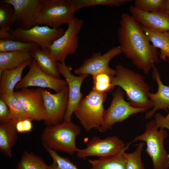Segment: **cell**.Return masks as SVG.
I'll return each instance as SVG.
<instances>
[{
  "instance_id": "27",
  "label": "cell",
  "mask_w": 169,
  "mask_h": 169,
  "mask_svg": "<svg viewBox=\"0 0 169 169\" xmlns=\"http://www.w3.org/2000/svg\"><path fill=\"white\" fill-rule=\"evenodd\" d=\"M33 43L23 42L17 40L0 39V53L17 51L31 52L40 48Z\"/></svg>"
},
{
  "instance_id": "34",
  "label": "cell",
  "mask_w": 169,
  "mask_h": 169,
  "mask_svg": "<svg viewBox=\"0 0 169 169\" xmlns=\"http://www.w3.org/2000/svg\"><path fill=\"white\" fill-rule=\"evenodd\" d=\"M12 120L10 109L5 101L0 99V123L7 122Z\"/></svg>"
},
{
  "instance_id": "23",
  "label": "cell",
  "mask_w": 169,
  "mask_h": 169,
  "mask_svg": "<svg viewBox=\"0 0 169 169\" xmlns=\"http://www.w3.org/2000/svg\"><path fill=\"white\" fill-rule=\"evenodd\" d=\"M141 26L150 42L160 49V58L169 63V31L160 32Z\"/></svg>"
},
{
  "instance_id": "2",
  "label": "cell",
  "mask_w": 169,
  "mask_h": 169,
  "mask_svg": "<svg viewBox=\"0 0 169 169\" xmlns=\"http://www.w3.org/2000/svg\"><path fill=\"white\" fill-rule=\"evenodd\" d=\"M115 70L112 83L125 92L130 105L137 108H152L153 104L148 97L150 87L145 81L144 76L120 64L116 66Z\"/></svg>"
},
{
  "instance_id": "3",
  "label": "cell",
  "mask_w": 169,
  "mask_h": 169,
  "mask_svg": "<svg viewBox=\"0 0 169 169\" xmlns=\"http://www.w3.org/2000/svg\"><path fill=\"white\" fill-rule=\"evenodd\" d=\"M81 132L80 127L71 120L63 121L44 129L41 137V144L56 151H63L73 155L78 149L75 141Z\"/></svg>"
},
{
  "instance_id": "39",
  "label": "cell",
  "mask_w": 169,
  "mask_h": 169,
  "mask_svg": "<svg viewBox=\"0 0 169 169\" xmlns=\"http://www.w3.org/2000/svg\"><path fill=\"white\" fill-rule=\"evenodd\" d=\"M163 127L164 128L167 129L169 130V123H166L164 124L163 125Z\"/></svg>"
},
{
  "instance_id": "21",
  "label": "cell",
  "mask_w": 169,
  "mask_h": 169,
  "mask_svg": "<svg viewBox=\"0 0 169 169\" xmlns=\"http://www.w3.org/2000/svg\"><path fill=\"white\" fill-rule=\"evenodd\" d=\"M33 59L27 61L17 68L0 71V94H13L14 88L22 79L23 70L29 66Z\"/></svg>"
},
{
  "instance_id": "7",
  "label": "cell",
  "mask_w": 169,
  "mask_h": 169,
  "mask_svg": "<svg viewBox=\"0 0 169 169\" xmlns=\"http://www.w3.org/2000/svg\"><path fill=\"white\" fill-rule=\"evenodd\" d=\"M124 92L118 87L113 93L111 104L104 112L102 124L98 130L100 132H105L111 129L115 124L123 122L133 115L148 111L147 110L132 106L129 102L124 99Z\"/></svg>"
},
{
  "instance_id": "10",
  "label": "cell",
  "mask_w": 169,
  "mask_h": 169,
  "mask_svg": "<svg viewBox=\"0 0 169 169\" xmlns=\"http://www.w3.org/2000/svg\"><path fill=\"white\" fill-rule=\"evenodd\" d=\"M126 145L116 136H109L103 139L94 136L89 140L84 148H78L77 156L83 160L90 156L100 158L111 156L119 153Z\"/></svg>"
},
{
  "instance_id": "37",
  "label": "cell",
  "mask_w": 169,
  "mask_h": 169,
  "mask_svg": "<svg viewBox=\"0 0 169 169\" xmlns=\"http://www.w3.org/2000/svg\"><path fill=\"white\" fill-rule=\"evenodd\" d=\"M15 127L18 132L24 133L23 120L19 121L15 124Z\"/></svg>"
},
{
  "instance_id": "36",
  "label": "cell",
  "mask_w": 169,
  "mask_h": 169,
  "mask_svg": "<svg viewBox=\"0 0 169 169\" xmlns=\"http://www.w3.org/2000/svg\"><path fill=\"white\" fill-rule=\"evenodd\" d=\"M32 121L29 119L23 120L25 132H30L32 130L33 126Z\"/></svg>"
},
{
  "instance_id": "28",
  "label": "cell",
  "mask_w": 169,
  "mask_h": 169,
  "mask_svg": "<svg viewBox=\"0 0 169 169\" xmlns=\"http://www.w3.org/2000/svg\"><path fill=\"white\" fill-rule=\"evenodd\" d=\"M15 10L12 5L0 3V31L9 32L14 25Z\"/></svg>"
},
{
  "instance_id": "13",
  "label": "cell",
  "mask_w": 169,
  "mask_h": 169,
  "mask_svg": "<svg viewBox=\"0 0 169 169\" xmlns=\"http://www.w3.org/2000/svg\"><path fill=\"white\" fill-rule=\"evenodd\" d=\"M121 53L119 46L110 48L103 54L99 52L93 53L90 58L85 59L82 65L74 69V72L79 75L90 74L92 76L105 73L113 77L115 75V70L109 67V63Z\"/></svg>"
},
{
  "instance_id": "20",
  "label": "cell",
  "mask_w": 169,
  "mask_h": 169,
  "mask_svg": "<svg viewBox=\"0 0 169 169\" xmlns=\"http://www.w3.org/2000/svg\"><path fill=\"white\" fill-rule=\"evenodd\" d=\"M17 132L13 120L0 123V151L6 157H12V148L17 140Z\"/></svg>"
},
{
  "instance_id": "17",
  "label": "cell",
  "mask_w": 169,
  "mask_h": 169,
  "mask_svg": "<svg viewBox=\"0 0 169 169\" xmlns=\"http://www.w3.org/2000/svg\"><path fill=\"white\" fill-rule=\"evenodd\" d=\"M131 15L141 26L160 32L169 31V14L161 11L147 12L136 8L134 6L128 8Z\"/></svg>"
},
{
  "instance_id": "24",
  "label": "cell",
  "mask_w": 169,
  "mask_h": 169,
  "mask_svg": "<svg viewBox=\"0 0 169 169\" xmlns=\"http://www.w3.org/2000/svg\"><path fill=\"white\" fill-rule=\"evenodd\" d=\"M30 52L22 51L0 53V71L17 68L32 59Z\"/></svg>"
},
{
  "instance_id": "35",
  "label": "cell",
  "mask_w": 169,
  "mask_h": 169,
  "mask_svg": "<svg viewBox=\"0 0 169 169\" xmlns=\"http://www.w3.org/2000/svg\"><path fill=\"white\" fill-rule=\"evenodd\" d=\"M169 112L167 115L164 117L161 114L157 113L155 116V120L157 122L162 123H169V106L168 108Z\"/></svg>"
},
{
  "instance_id": "11",
  "label": "cell",
  "mask_w": 169,
  "mask_h": 169,
  "mask_svg": "<svg viewBox=\"0 0 169 169\" xmlns=\"http://www.w3.org/2000/svg\"><path fill=\"white\" fill-rule=\"evenodd\" d=\"M41 89L45 109L44 124L48 126L61 123L64 120L68 105V87L55 94Z\"/></svg>"
},
{
  "instance_id": "38",
  "label": "cell",
  "mask_w": 169,
  "mask_h": 169,
  "mask_svg": "<svg viewBox=\"0 0 169 169\" xmlns=\"http://www.w3.org/2000/svg\"><path fill=\"white\" fill-rule=\"evenodd\" d=\"M162 11L169 14V0H165L163 3Z\"/></svg>"
},
{
  "instance_id": "9",
  "label": "cell",
  "mask_w": 169,
  "mask_h": 169,
  "mask_svg": "<svg viewBox=\"0 0 169 169\" xmlns=\"http://www.w3.org/2000/svg\"><path fill=\"white\" fill-rule=\"evenodd\" d=\"M84 23L83 20L75 17L68 24L64 33L48 49L57 62L64 61L69 55L75 53L79 45L78 34Z\"/></svg>"
},
{
  "instance_id": "33",
  "label": "cell",
  "mask_w": 169,
  "mask_h": 169,
  "mask_svg": "<svg viewBox=\"0 0 169 169\" xmlns=\"http://www.w3.org/2000/svg\"><path fill=\"white\" fill-rule=\"evenodd\" d=\"M165 0H135L134 6L141 11L154 12L162 11Z\"/></svg>"
},
{
  "instance_id": "31",
  "label": "cell",
  "mask_w": 169,
  "mask_h": 169,
  "mask_svg": "<svg viewBox=\"0 0 169 169\" xmlns=\"http://www.w3.org/2000/svg\"><path fill=\"white\" fill-rule=\"evenodd\" d=\"M53 160V163L49 165V169H79L68 158L62 156L57 152L46 146H43Z\"/></svg>"
},
{
  "instance_id": "8",
  "label": "cell",
  "mask_w": 169,
  "mask_h": 169,
  "mask_svg": "<svg viewBox=\"0 0 169 169\" xmlns=\"http://www.w3.org/2000/svg\"><path fill=\"white\" fill-rule=\"evenodd\" d=\"M65 31L62 28L54 29L47 26L36 25L28 29L17 28L11 29L10 33L15 40L34 43L41 49H48Z\"/></svg>"
},
{
  "instance_id": "30",
  "label": "cell",
  "mask_w": 169,
  "mask_h": 169,
  "mask_svg": "<svg viewBox=\"0 0 169 169\" xmlns=\"http://www.w3.org/2000/svg\"><path fill=\"white\" fill-rule=\"evenodd\" d=\"M145 144L144 142H140L136 144V148L133 152H125L127 169H145L141 157Z\"/></svg>"
},
{
  "instance_id": "14",
  "label": "cell",
  "mask_w": 169,
  "mask_h": 169,
  "mask_svg": "<svg viewBox=\"0 0 169 169\" xmlns=\"http://www.w3.org/2000/svg\"><path fill=\"white\" fill-rule=\"evenodd\" d=\"M44 0H2L12 5L15 10L16 28L28 29L36 25L39 11Z\"/></svg>"
},
{
  "instance_id": "12",
  "label": "cell",
  "mask_w": 169,
  "mask_h": 169,
  "mask_svg": "<svg viewBox=\"0 0 169 169\" xmlns=\"http://www.w3.org/2000/svg\"><path fill=\"white\" fill-rule=\"evenodd\" d=\"M29 66L28 73L15 86L16 90L37 87L52 90L56 93L68 87L65 80L53 77L43 72L34 59Z\"/></svg>"
},
{
  "instance_id": "18",
  "label": "cell",
  "mask_w": 169,
  "mask_h": 169,
  "mask_svg": "<svg viewBox=\"0 0 169 169\" xmlns=\"http://www.w3.org/2000/svg\"><path fill=\"white\" fill-rule=\"evenodd\" d=\"M152 69V77L157 84L158 89L156 93L150 92L148 95L153 107L152 110L146 113L144 116L146 119L151 118L159 110L167 111L169 106V86L164 85L162 82L158 70L155 66Z\"/></svg>"
},
{
  "instance_id": "16",
  "label": "cell",
  "mask_w": 169,
  "mask_h": 169,
  "mask_svg": "<svg viewBox=\"0 0 169 169\" xmlns=\"http://www.w3.org/2000/svg\"><path fill=\"white\" fill-rule=\"evenodd\" d=\"M13 94L21 107L33 120L44 121L45 109L41 88L22 89L14 91Z\"/></svg>"
},
{
  "instance_id": "1",
  "label": "cell",
  "mask_w": 169,
  "mask_h": 169,
  "mask_svg": "<svg viewBox=\"0 0 169 169\" xmlns=\"http://www.w3.org/2000/svg\"><path fill=\"white\" fill-rule=\"evenodd\" d=\"M119 24L117 35L122 53L148 74L160 62L158 49L150 44L141 25L129 14H121Z\"/></svg>"
},
{
  "instance_id": "19",
  "label": "cell",
  "mask_w": 169,
  "mask_h": 169,
  "mask_svg": "<svg viewBox=\"0 0 169 169\" xmlns=\"http://www.w3.org/2000/svg\"><path fill=\"white\" fill-rule=\"evenodd\" d=\"M40 69L53 77L60 79L57 62L49 49H38L30 52Z\"/></svg>"
},
{
  "instance_id": "5",
  "label": "cell",
  "mask_w": 169,
  "mask_h": 169,
  "mask_svg": "<svg viewBox=\"0 0 169 169\" xmlns=\"http://www.w3.org/2000/svg\"><path fill=\"white\" fill-rule=\"evenodd\" d=\"M106 93L92 90L83 98L74 112L76 118L85 131L99 130L103 123L105 111L103 104L106 100Z\"/></svg>"
},
{
  "instance_id": "25",
  "label": "cell",
  "mask_w": 169,
  "mask_h": 169,
  "mask_svg": "<svg viewBox=\"0 0 169 169\" xmlns=\"http://www.w3.org/2000/svg\"><path fill=\"white\" fill-rule=\"evenodd\" d=\"M0 98L8 105L11 112L12 120L15 124L19 121L26 119L33 120L21 107L13 94H0Z\"/></svg>"
},
{
  "instance_id": "26",
  "label": "cell",
  "mask_w": 169,
  "mask_h": 169,
  "mask_svg": "<svg viewBox=\"0 0 169 169\" xmlns=\"http://www.w3.org/2000/svg\"><path fill=\"white\" fill-rule=\"evenodd\" d=\"M48 166L41 157L25 151L18 163L16 169H49Z\"/></svg>"
},
{
  "instance_id": "6",
  "label": "cell",
  "mask_w": 169,
  "mask_h": 169,
  "mask_svg": "<svg viewBox=\"0 0 169 169\" xmlns=\"http://www.w3.org/2000/svg\"><path fill=\"white\" fill-rule=\"evenodd\" d=\"M76 12L71 0H44L36 25H45L53 28H59L72 21L75 17Z\"/></svg>"
},
{
  "instance_id": "32",
  "label": "cell",
  "mask_w": 169,
  "mask_h": 169,
  "mask_svg": "<svg viewBox=\"0 0 169 169\" xmlns=\"http://www.w3.org/2000/svg\"><path fill=\"white\" fill-rule=\"evenodd\" d=\"M93 85L92 90L96 91L106 93L113 90L115 86L112 83L113 78L105 73L98 74L92 76Z\"/></svg>"
},
{
  "instance_id": "15",
  "label": "cell",
  "mask_w": 169,
  "mask_h": 169,
  "mask_svg": "<svg viewBox=\"0 0 169 169\" xmlns=\"http://www.w3.org/2000/svg\"><path fill=\"white\" fill-rule=\"evenodd\" d=\"M60 74L64 78L68 84L69 91L68 105L64 121L71 120L73 113L83 99L81 87L84 80L88 75L75 76L71 73V67L67 65L65 61L57 62Z\"/></svg>"
},
{
  "instance_id": "4",
  "label": "cell",
  "mask_w": 169,
  "mask_h": 169,
  "mask_svg": "<svg viewBox=\"0 0 169 169\" xmlns=\"http://www.w3.org/2000/svg\"><path fill=\"white\" fill-rule=\"evenodd\" d=\"M168 136L167 131L159 128L155 120H152L146 124L144 132L134 137L131 142L146 143V151L151 159L153 169H169V154L164 145Z\"/></svg>"
},
{
  "instance_id": "29",
  "label": "cell",
  "mask_w": 169,
  "mask_h": 169,
  "mask_svg": "<svg viewBox=\"0 0 169 169\" xmlns=\"http://www.w3.org/2000/svg\"><path fill=\"white\" fill-rule=\"evenodd\" d=\"M131 1V0H71L76 12L85 7L97 5L118 7Z\"/></svg>"
},
{
  "instance_id": "22",
  "label": "cell",
  "mask_w": 169,
  "mask_h": 169,
  "mask_svg": "<svg viewBox=\"0 0 169 169\" xmlns=\"http://www.w3.org/2000/svg\"><path fill=\"white\" fill-rule=\"evenodd\" d=\"M131 142L117 154L108 157H100L96 159H89L90 169H127L124 153L130 147Z\"/></svg>"
}]
</instances>
